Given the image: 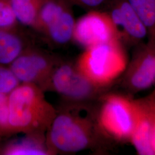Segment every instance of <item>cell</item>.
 Here are the masks:
<instances>
[{"label": "cell", "instance_id": "1", "mask_svg": "<svg viewBox=\"0 0 155 155\" xmlns=\"http://www.w3.org/2000/svg\"><path fill=\"white\" fill-rule=\"evenodd\" d=\"M128 64L124 45L120 41L87 48L81 56V74L94 84L110 83L123 75Z\"/></svg>", "mask_w": 155, "mask_h": 155}, {"label": "cell", "instance_id": "2", "mask_svg": "<svg viewBox=\"0 0 155 155\" xmlns=\"http://www.w3.org/2000/svg\"><path fill=\"white\" fill-rule=\"evenodd\" d=\"M9 124L16 130H30L44 121L48 107L32 86H17L8 96Z\"/></svg>", "mask_w": 155, "mask_h": 155}, {"label": "cell", "instance_id": "3", "mask_svg": "<svg viewBox=\"0 0 155 155\" xmlns=\"http://www.w3.org/2000/svg\"><path fill=\"white\" fill-rule=\"evenodd\" d=\"M137 101L120 95L109 97L102 107L100 124L106 132L118 141L130 140L137 117Z\"/></svg>", "mask_w": 155, "mask_h": 155}, {"label": "cell", "instance_id": "4", "mask_svg": "<svg viewBox=\"0 0 155 155\" xmlns=\"http://www.w3.org/2000/svg\"><path fill=\"white\" fill-rule=\"evenodd\" d=\"M73 38L86 48L102 43L121 41L108 13L100 11H87L76 21Z\"/></svg>", "mask_w": 155, "mask_h": 155}, {"label": "cell", "instance_id": "5", "mask_svg": "<svg viewBox=\"0 0 155 155\" xmlns=\"http://www.w3.org/2000/svg\"><path fill=\"white\" fill-rule=\"evenodd\" d=\"M124 74V84L132 91H143L155 83V39H148L146 43L136 46Z\"/></svg>", "mask_w": 155, "mask_h": 155}, {"label": "cell", "instance_id": "6", "mask_svg": "<svg viewBox=\"0 0 155 155\" xmlns=\"http://www.w3.org/2000/svg\"><path fill=\"white\" fill-rule=\"evenodd\" d=\"M50 139L55 148L65 152H79L90 144V136L85 127L67 114H61L54 119Z\"/></svg>", "mask_w": 155, "mask_h": 155}, {"label": "cell", "instance_id": "7", "mask_svg": "<svg viewBox=\"0 0 155 155\" xmlns=\"http://www.w3.org/2000/svg\"><path fill=\"white\" fill-rule=\"evenodd\" d=\"M106 12L116 27L123 45L136 46L148 38L147 29L127 0H115Z\"/></svg>", "mask_w": 155, "mask_h": 155}, {"label": "cell", "instance_id": "8", "mask_svg": "<svg viewBox=\"0 0 155 155\" xmlns=\"http://www.w3.org/2000/svg\"><path fill=\"white\" fill-rule=\"evenodd\" d=\"M137 117L130 141L139 155H153L150 143L155 97L137 101Z\"/></svg>", "mask_w": 155, "mask_h": 155}, {"label": "cell", "instance_id": "9", "mask_svg": "<svg viewBox=\"0 0 155 155\" xmlns=\"http://www.w3.org/2000/svg\"><path fill=\"white\" fill-rule=\"evenodd\" d=\"M53 84L57 91L67 97L84 99L90 97L94 91V84L81 73L71 67H60L53 77Z\"/></svg>", "mask_w": 155, "mask_h": 155}, {"label": "cell", "instance_id": "10", "mask_svg": "<svg viewBox=\"0 0 155 155\" xmlns=\"http://www.w3.org/2000/svg\"><path fill=\"white\" fill-rule=\"evenodd\" d=\"M11 70L19 81L29 83L39 78L48 68L46 58L36 53L18 56L11 63Z\"/></svg>", "mask_w": 155, "mask_h": 155}, {"label": "cell", "instance_id": "11", "mask_svg": "<svg viewBox=\"0 0 155 155\" xmlns=\"http://www.w3.org/2000/svg\"><path fill=\"white\" fill-rule=\"evenodd\" d=\"M75 22L71 5L69 6L45 32L54 42L66 44L73 38Z\"/></svg>", "mask_w": 155, "mask_h": 155}, {"label": "cell", "instance_id": "12", "mask_svg": "<svg viewBox=\"0 0 155 155\" xmlns=\"http://www.w3.org/2000/svg\"><path fill=\"white\" fill-rule=\"evenodd\" d=\"M24 43L12 29L0 28V64L11 63L22 54Z\"/></svg>", "mask_w": 155, "mask_h": 155}, {"label": "cell", "instance_id": "13", "mask_svg": "<svg viewBox=\"0 0 155 155\" xmlns=\"http://www.w3.org/2000/svg\"><path fill=\"white\" fill-rule=\"evenodd\" d=\"M44 0H10L18 22L34 27Z\"/></svg>", "mask_w": 155, "mask_h": 155}, {"label": "cell", "instance_id": "14", "mask_svg": "<svg viewBox=\"0 0 155 155\" xmlns=\"http://www.w3.org/2000/svg\"><path fill=\"white\" fill-rule=\"evenodd\" d=\"M147 30L148 39H155V0H127Z\"/></svg>", "mask_w": 155, "mask_h": 155}, {"label": "cell", "instance_id": "15", "mask_svg": "<svg viewBox=\"0 0 155 155\" xmlns=\"http://www.w3.org/2000/svg\"><path fill=\"white\" fill-rule=\"evenodd\" d=\"M17 22L10 0H0V28L13 29Z\"/></svg>", "mask_w": 155, "mask_h": 155}, {"label": "cell", "instance_id": "16", "mask_svg": "<svg viewBox=\"0 0 155 155\" xmlns=\"http://www.w3.org/2000/svg\"><path fill=\"white\" fill-rule=\"evenodd\" d=\"M45 153L38 145L25 141L12 145L6 151V154L11 155H44Z\"/></svg>", "mask_w": 155, "mask_h": 155}, {"label": "cell", "instance_id": "17", "mask_svg": "<svg viewBox=\"0 0 155 155\" xmlns=\"http://www.w3.org/2000/svg\"><path fill=\"white\" fill-rule=\"evenodd\" d=\"M19 81L11 70L0 67V93L9 94L18 86Z\"/></svg>", "mask_w": 155, "mask_h": 155}, {"label": "cell", "instance_id": "18", "mask_svg": "<svg viewBox=\"0 0 155 155\" xmlns=\"http://www.w3.org/2000/svg\"><path fill=\"white\" fill-rule=\"evenodd\" d=\"M71 4L87 10L107 11L115 0H67Z\"/></svg>", "mask_w": 155, "mask_h": 155}, {"label": "cell", "instance_id": "19", "mask_svg": "<svg viewBox=\"0 0 155 155\" xmlns=\"http://www.w3.org/2000/svg\"><path fill=\"white\" fill-rule=\"evenodd\" d=\"M9 100L6 94L0 93V127L6 128L9 124Z\"/></svg>", "mask_w": 155, "mask_h": 155}, {"label": "cell", "instance_id": "20", "mask_svg": "<svg viewBox=\"0 0 155 155\" xmlns=\"http://www.w3.org/2000/svg\"><path fill=\"white\" fill-rule=\"evenodd\" d=\"M150 143L152 149L155 155V109L153 115V122H152V127L151 132V137H150Z\"/></svg>", "mask_w": 155, "mask_h": 155}]
</instances>
